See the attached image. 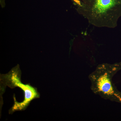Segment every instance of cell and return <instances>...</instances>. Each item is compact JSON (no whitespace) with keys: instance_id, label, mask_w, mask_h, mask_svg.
Wrapping results in <instances>:
<instances>
[{"instance_id":"obj_1","label":"cell","mask_w":121,"mask_h":121,"mask_svg":"<svg viewBox=\"0 0 121 121\" xmlns=\"http://www.w3.org/2000/svg\"><path fill=\"white\" fill-rule=\"evenodd\" d=\"M78 13L97 27L114 28L121 17V0H79Z\"/></svg>"},{"instance_id":"obj_2","label":"cell","mask_w":121,"mask_h":121,"mask_svg":"<svg viewBox=\"0 0 121 121\" xmlns=\"http://www.w3.org/2000/svg\"><path fill=\"white\" fill-rule=\"evenodd\" d=\"M120 70L118 63H104L98 65L89 76L93 93L105 100L121 103V92L113 82L114 76Z\"/></svg>"},{"instance_id":"obj_3","label":"cell","mask_w":121,"mask_h":121,"mask_svg":"<svg viewBox=\"0 0 121 121\" xmlns=\"http://www.w3.org/2000/svg\"><path fill=\"white\" fill-rule=\"evenodd\" d=\"M21 74L19 66L17 65L8 73L0 74L1 94L2 95L4 93L7 86L11 89L19 87L23 91L24 99L22 102H17L15 94L13 95L14 103L9 111L10 114H12L16 111L25 110L32 100L40 97V94L37 88L30 84H24L22 82Z\"/></svg>"},{"instance_id":"obj_4","label":"cell","mask_w":121,"mask_h":121,"mask_svg":"<svg viewBox=\"0 0 121 121\" xmlns=\"http://www.w3.org/2000/svg\"><path fill=\"white\" fill-rule=\"evenodd\" d=\"M72 1L75 4L77 5L78 7L81 6V2L79 0H72Z\"/></svg>"},{"instance_id":"obj_5","label":"cell","mask_w":121,"mask_h":121,"mask_svg":"<svg viewBox=\"0 0 121 121\" xmlns=\"http://www.w3.org/2000/svg\"><path fill=\"white\" fill-rule=\"evenodd\" d=\"M118 63H119V66H120V68H121V62H119Z\"/></svg>"}]
</instances>
